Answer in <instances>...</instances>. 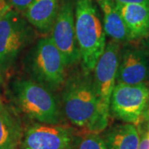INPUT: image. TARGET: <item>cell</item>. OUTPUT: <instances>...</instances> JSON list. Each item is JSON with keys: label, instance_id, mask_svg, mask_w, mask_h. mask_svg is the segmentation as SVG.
Masks as SVG:
<instances>
[{"label": "cell", "instance_id": "cell-19", "mask_svg": "<svg viewBox=\"0 0 149 149\" xmlns=\"http://www.w3.org/2000/svg\"><path fill=\"white\" fill-rule=\"evenodd\" d=\"M12 9L7 0H0V20Z\"/></svg>", "mask_w": 149, "mask_h": 149}, {"label": "cell", "instance_id": "cell-10", "mask_svg": "<svg viewBox=\"0 0 149 149\" xmlns=\"http://www.w3.org/2000/svg\"><path fill=\"white\" fill-rule=\"evenodd\" d=\"M149 80V55L143 48L127 47L120 51L117 83L146 84Z\"/></svg>", "mask_w": 149, "mask_h": 149}, {"label": "cell", "instance_id": "cell-14", "mask_svg": "<svg viewBox=\"0 0 149 149\" xmlns=\"http://www.w3.org/2000/svg\"><path fill=\"white\" fill-rule=\"evenodd\" d=\"M23 133L19 118L0 101V149H17Z\"/></svg>", "mask_w": 149, "mask_h": 149}, {"label": "cell", "instance_id": "cell-9", "mask_svg": "<svg viewBox=\"0 0 149 149\" xmlns=\"http://www.w3.org/2000/svg\"><path fill=\"white\" fill-rule=\"evenodd\" d=\"M120 56L119 43L111 40L106 43L104 52L93 70V82L102 107L110 113L109 104L112 92L116 85L118 61Z\"/></svg>", "mask_w": 149, "mask_h": 149}, {"label": "cell", "instance_id": "cell-1", "mask_svg": "<svg viewBox=\"0 0 149 149\" xmlns=\"http://www.w3.org/2000/svg\"><path fill=\"white\" fill-rule=\"evenodd\" d=\"M62 107L65 117L76 127L98 133L108 126L109 113L102 107L91 72L84 69L66 78Z\"/></svg>", "mask_w": 149, "mask_h": 149}, {"label": "cell", "instance_id": "cell-17", "mask_svg": "<svg viewBox=\"0 0 149 149\" xmlns=\"http://www.w3.org/2000/svg\"><path fill=\"white\" fill-rule=\"evenodd\" d=\"M11 8L19 13H24L33 0H7Z\"/></svg>", "mask_w": 149, "mask_h": 149}, {"label": "cell", "instance_id": "cell-4", "mask_svg": "<svg viewBox=\"0 0 149 149\" xmlns=\"http://www.w3.org/2000/svg\"><path fill=\"white\" fill-rule=\"evenodd\" d=\"M26 65L32 80L52 91L62 87L66 80L67 65L64 56L51 37L37 41L27 54Z\"/></svg>", "mask_w": 149, "mask_h": 149}, {"label": "cell", "instance_id": "cell-11", "mask_svg": "<svg viewBox=\"0 0 149 149\" xmlns=\"http://www.w3.org/2000/svg\"><path fill=\"white\" fill-rule=\"evenodd\" d=\"M59 8V0H33L23 13L24 17L38 32L47 34L53 27Z\"/></svg>", "mask_w": 149, "mask_h": 149}, {"label": "cell", "instance_id": "cell-7", "mask_svg": "<svg viewBox=\"0 0 149 149\" xmlns=\"http://www.w3.org/2000/svg\"><path fill=\"white\" fill-rule=\"evenodd\" d=\"M51 32L50 37L64 56L67 67L77 64L81 57L74 27L73 0L61 2L58 14Z\"/></svg>", "mask_w": 149, "mask_h": 149}, {"label": "cell", "instance_id": "cell-20", "mask_svg": "<svg viewBox=\"0 0 149 149\" xmlns=\"http://www.w3.org/2000/svg\"><path fill=\"white\" fill-rule=\"evenodd\" d=\"M117 4H129V3H138V4H147L149 5V0H114Z\"/></svg>", "mask_w": 149, "mask_h": 149}, {"label": "cell", "instance_id": "cell-6", "mask_svg": "<svg viewBox=\"0 0 149 149\" xmlns=\"http://www.w3.org/2000/svg\"><path fill=\"white\" fill-rule=\"evenodd\" d=\"M148 99L149 88L146 84L117 83L112 92L109 110L118 119L138 124L143 118Z\"/></svg>", "mask_w": 149, "mask_h": 149}, {"label": "cell", "instance_id": "cell-16", "mask_svg": "<svg viewBox=\"0 0 149 149\" xmlns=\"http://www.w3.org/2000/svg\"><path fill=\"white\" fill-rule=\"evenodd\" d=\"M74 149H108L105 142L98 133H88L78 138Z\"/></svg>", "mask_w": 149, "mask_h": 149}, {"label": "cell", "instance_id": "cell-21", "mask_svg": "<svg viewBox=\"0 0 149 149\" xmlns=\"http://www.w3.org/2000/svg\"><path fill=\"white\" fill-rule=\"evenodd\" d=\"M143 119H145V120L148 122V123L149 124V99H148V101L147 107H146V109H145V112H144Z\"/></svg>", "mask_w": 149, "mask_h": 149}, {"label": "cell", "instance_id": "cell-3", "mask_svg": "<svg viewBox=\"0 0 149 149\" xmlns=\"http://www.w3.org/2000/svg\"><path fill=\"white\" fill-rule=\"evenodd\" d=\"M15 104L26 116L40 123L58 124L61 111L52 91L28 79H18L13 84Z\"/></svg>", "mask_w": 149, "mask_h": 149}, {"label": "cell", "instance_id": "cell-22", "mask_svg": "<svg viewBox=\"0 0 149 149\" xmlns=\"http://www.w3.org/2000/svg\"><path fill=\"white\" fill-rule=\"evenodd\" d=\"M3 74H2V70L0 69V86L3 85Z\"/></svg>", "mask_w": 149, "mask_h": 149}, {"label": "cell", "instance_id": "cell-23", "mask_svg": "<svg viewBox=\"0 0 149 149\" xmlns=\"http://www.w3.org/2000/svg\"><path fill=\"white\" fill-rule=\"evenodd\" d=\"M148 37H149V34H148Z\"/></svg>", "mask_w": 149, "mask_h": 149}, {"label": "cell", "instance_id": "cell-12", "mask_svg": "<svg viewBox=\"0 0 149 149\" xmlns=\"http://www.w3.org/2000/svg\"><path fill=\"white\" fill-rule=\"evenodd\" d=\"M117 7L131 40H138L148 36L149 5L129 3L117 4Z\"/></svg>", "mask_w": 149, "mask_h": 149}, {"label": "cell", "instance_id": "cell-13", "mask_svg": "<svg viewBox=\"0 0 149 149\" xmlns=\"http://www.w3.org/2000/svg\"><path fill=\"white\" fill-rule=\"evenodd\" d=\"M103 13V24L106 36L117 42L131 41L127 27L114 0H96Z\"/></svg>", "mask_w": 149, "mask_h": 149}, {"label": "cell", "instance_id": "cell-8", "mask_svg": "<svg viewBox=\"0 0 149 149\" xmlns=\"http://www.w3.org/2000/svg\"><path fill=\"white\" fill-rule=\"evenodd\" d=\"M77 139L72 128L58 124L34 123L23 133L22 149H74Z\"/></svg>", "mask_w": 149, "mask_h": 149}, {"label": "cell", "instance_id": "cell-2", "mask_svg": "<svg viewBox=\"0 0 149 149\" xmlns=\"http://www.w3.org/2000/svg\"><path fill=\"white\" fill-rule=\"evenodd\" d=\"M74 27L83 69L92 72L106 46L104 24L94 0H74Z\"/></svg>", "mask_w": 149, "mask_h": 149}, {"label": "cell", "instance_id": "cell-15", "mask_svg": "<svg viewBox=\"0 0 149 149\" xmlns=\"http://www.w3.org/2000/svg\"><path fill=\"white\" fill-rule=\"evenodd\" d=\"M108 149H138L140 135L135 124H118L110 128L104 135Z\"/></svg>", "mask_w": 149, "mask_h": 149}, {"label": "cell", "instance_id": "cell-18", "mask_svg": "<svg viewBox=\"0 0 149 149\" xmlns=\"http://www.w3.org/2000/svg\"><path fill=\"white\" fill-rule=\"evenodd\" d=\"M138 149H149V130L140 136Z\"/></svg>", "mask_w": 149, "mask_h": 149}, {"label": "cell", "instance_id": "cell-5", "mask_svg": "<svg viewBox=\"0 0 149 149\" xmlns=\"http://www.w3.org/2000/svg\"><path fill=\"white\" fill-rule=\"evenodd\" d=\"M33 31L20 13L11 9L0 20V69H9L21 52L32 42Z\"/></svg>", "mask_w": 149, "mask_h": 149}]
</instances>
